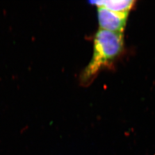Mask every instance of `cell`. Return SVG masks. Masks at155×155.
Segmentation results:
<instances>
[{
  "instance_id": "cell-3",
  "label": "cell",
  "mask_w": 155,
  "mask_h": 155,
  "mask_svg": "<svg viewBox=\"0 0 155 155\" xmlns=\"http://www.w3.org/2000/svg\"><path fill=\"white\" fill-rule=\"evenodd\" d=\"M136 1L132 0L94 1L91 4L97 7H102L111 11L120 13H129L134 5Z\"/></svg>"
},
{
  "instance_id": "cell-1",
  "label": "cell",
  "mask_w": 155,
  "mask_h": 155,
  "mask_svg": "<svg viewBox=\"0 0 155 155\" xmlns=\"http://www.w3.org/2000/svg\"><path fill=\"white\" fill-rule=\"evenodd\" d=\"M124 43L123 33L100 29L94 36L92 58L80 75L81 84L89 86L101 70L110 68L122 54Z\"/></svg>"
},
{
  "instance_id": "cell-2",
  "label": "cell",
  "mask_w": 155,
  "mask_h": 155,
  "mask_svg": "<svg viewBox=\"0 0 155 155\" xmlns=\"http://www.w3.org/2000/svg\"><path fill=\"white\" fill-rule=\"evenodd\" d=\"M97 14L100 29L123 33L129 13L116 12L102 7H97Z\"/></svg>"
}]
</instances>
